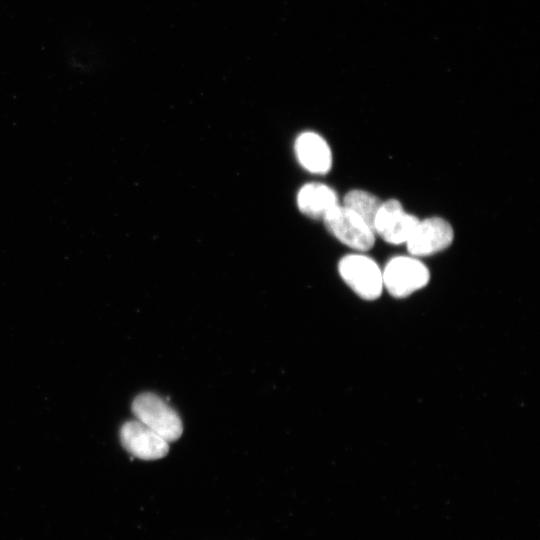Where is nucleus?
Returning <instances> with one entry per match:
<instances>
[{"label":"nucleus","mask_w":540,"mask_h":540,"mask_svg":"<svg viewBox=\"0 0 540 540\" xmlns=\"http://www.w3.org/2000/svg\"><path fill=\"white\" fill-rule=\"evenodd\" d=\"M136 419L160 435L167 442L177 440L183 432L178 413L158 395L145 392L132 403Z\"/></svg>","instance_id":"f257e3e1"},{"label":"nucleus","mask_w":540,"mask_h":540,"mask_svg":"<svg viewBox=\"0 0 540 540\" xmlns=\"http://www.w3.org/2000/svg\"><path fill=\"white\" fill-rule=\"evenodd\" d=\"M339 273L347 285L366 300H374L382 293V271L377 263L366 255L344 256L339 262Z\"/></svg>","instance_id":"f03ea898"},{"label":"nucleus","mask_w":540,"mask_h":540,"mask_svg":"<svg viewBox=\"0 0 540 540\" xmlns=\"http://www.w3.org/2000/svg\"><path fill=\"white\" fill-rule=\"evenodd\" d=\"M326 228L345 245L367 251L373 247L375 233L357 214L343 205H336L323 217Z\"/></svg>","instance_id":"7ed1b4c3"},{"label":"nucleus","mask_w":540,"mask_h":540,"mask_svg":"<svg viewBox=\"0 0 540 540\" xmlns=\"http://www.w3.org/2000/svg\"><path fill=\"white\" fill-rule=\"evenodd\" d=\"M428 268L417 258L394 257L382 271L383 287L395 297H406L429 282Z\"/></svg>","instance_id":"20e7f679"},{"label":"nucleus","mask_w":540,"mask_h":540,"mask_svg":"<svg viewBox=\"0 0 540 540\" xmlns=\"http://www.w3.org/2000/svg\"><path fill=\"white\" fill-rule=\"evenodd\" d=\"M451 225L443 218L419 220L406 241L411 256H429L446 249L453 241Z\"/></svg>","instance_id":"39448f33"},{"label":"nucleus","mask_w":540,"mask_h":540,"mask_svg":"<svg viewBox=\"0 0 540 540\" xmlns=\"http://www.w3.org/2000/svg\"><path fill=\"white\" fill-rule=\"evenodd\" d=\"M120 441L131 455L143 460L163 458L169 451V442L137 419L121 426Z\"/></svg>","instance_id":"423d86ee"},{"label":"nucleus","mask_w":540,"mask_h":540,"mask_svg":"<svg viewBox=\"0 0 540 540\" xmlns=\"http://www.w3.org/2000/svg\"><path fill=\"white\" fill-rule=\"evenodd\" d=\"M419 219L403 210L398 200L381 203L374 220V232L391 244L406 243Z\"/></svg>","instance_id":"0eeeda50"},{"label":"nucleus","mask_w":540,"mask_h":540,"mask_svg":"<svg viewBox=\"0 0 540 540\" xmlns=\"http://www.w3.org/2000/svg\"><path fill=\"white\" fill-rule=\"evenodd\" d=\"M299 163L311 173L325 174L332 164V154L327 142L315 132L300 134L294 145Z\"/></svg>","instance_id":"6e6552de"},{"label":"nucleus","mask_w":540,"mask_h":540,"mask_svg":"<svg viewBox=\"0 0 540 540\" xmlns=\"http://www.w3.org/2000/svg\"><path fill=\"white\" fill-rule=\"evenodd\" d=\"M299 210L311 218H323L333 207L338 205L335 191L321 183H308L297 194Z\"/></svg>","instance_id":"1a4fd4ad"},{"label":"nucleus","mask_w":540,"mask_h":540,"mask_svg":"<svg viewBox=\"0 0 540 540\" xmlns=\"http://www.w3.org/2000/svg\"><path fill=\"white\" fill-rule=\"evenodd\" d=\"M381 203L376 196L363 190H352L343 199V206L361 217L373 231L374 220Z\"/></svg>","instance_id":"9d476101"}]
</instances>
